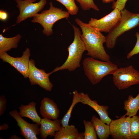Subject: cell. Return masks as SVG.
<instances>
[{"instance_id":"cell-7","label":"cell","mask_w":139,"mask_h":139,"mask_svg":"<svg viewBox=\"0 0 139 139\" xmlns=\"http://www.w3.org/2000/svg\"><path fill=\"white\" fill-rule=\"evenodd\" d=\"M15 0L16 7L19 11L16 22L19 24L27 19L34 17L44 8L47 3L46 0Z\"/></svg>"},{"instance_id":"cell-29","label":"cell","mask_w":139,"mask_h":139,"mask_svg":"<svg viewBox=\"0 0 139 139\" xmlns=\"http://www.w3.org/2000/svg\"><path fill=\"white\" fill-rule=\"evenodd\" d=\"M8 17V13L3 10H0V19L2 21H5L7 20Z\"/></svg>"},{"instance_id":"cell-1","label":"cell","mask_w":139,"mask_h":139,"mask_svg":"<svg viewBox=\"0 0 139 139\" xmlns=\"http://www.w3.org/2000/svg\"><path fill=\"white\" fill-rule=\"evenodd\" d=\"M75 22L82 31V38L84 43L87 55L103 61L110 60V57L106 52L103 44L105 43L106 37L98 29L84 23L78 18Z\"/></svg>"},{"instance_id":"cell-10","label":"cell","mask_w":139,"mask_h":139,"mask_svg":"<svg viewBox=\"0 0 139 139\" xmlns=\"http://www.w3.org/2000/svg\"><path fill=\"white\" fill-rule=\"evenodd\" d=\"M31 55L30 49L26 48L20 57H14L8 55L7 52L0 53V58L3 62L8 63L14 67L25 78L28 77L29 62Z\"/></svg>"},{"instance_id":"cell-5","label":"cell","mask_w":139,"mask_h":139,"mask_svg":"<svg viewBox=\"0 0 139 139\" xmlns=\"http://www.w3.org/2000/svg\"><path fill=\"white\" fill-rule=\"evenodd\" d=\"M49 5V9L38 13L31 20L32 23L41 24L43 28V34L48 36L53 34V28L55 23L62 19L68 18L70 14L67 11L54 6L52 2Z\"/></svg>"},{"instance_id":"cell-17","label":"cell","mask_w":139,"mask_h":139,"mask_svg":"<svg viewBox=\"0 0 139 139\" xmlns=\"http://www.w3.org/2000/svg\"><path fill=\"white\" fill-rule=\"evenodd\" d=\"M36 105V103L34 101L30 102L28 105H21L19 107V114L21 117L28 118L40 125L41 119L37 112Z\"/></svg>"},{"instance_id":"cell-13","label":"cell","mask_w":139,"mask_h":139,"mask_svg":"<svg viewBox=\"0 0 139 139\" xmlns=\"http://www.w3.org/2000/svg\"><path fill=\"white\" fill-rule=\"evenodd\" d=\"M82 103L88 105L95 110L100 117V119L105 124L109 125L111 121L109 116L108 111L109 107L107 106L100 105L97 101L92 100L87 93H79Z\"/></svg>"},{"instance_id":"cell-3","label":"cell","mask_w":139,"mask_h":139,"mask_svg":"<svg viewBox=\"0 0 139 139\" xmlns=\"http://www.w3.org/2000/svg\"><path fill=\"white\" fill-rule=\"evenodd\" d=\"M72 25L74 30V38L73 42L67 48L68 57L61 66L54 69L52 71L53 73L64 70L72 72L80 67V62L83 53L86 51V48L79 28Z\"/></svg>"},{"instance_id":"cell-8","label":"cell","mask_w":139,"mask_h":139,"mask_svg":"<svg viewBox=\"0 0 139 139\" xmlns=\"http://www.w3.org/2000/svg\"><path fill=\"white\" fill-rule=\"evenodd\" d=\"M29 70L28 78L31 85H38L46 91L51 90L53 85L50 81L49 77L53 73L52 72L47 73L44 70L38 68L32 59L29 60Z\"/></svg>"},{"instance_id":"cell-4","label":"cell","mask_w":139,"mask_h":139,"mask_svg":"<svg viewBox=\"0 0 139 139\" xmlns=\"http://www.w3.org/2000/svg\"><path fill=\"white\" fill-rule=\"evenodd\" d=\"M121 12L120 20L106 36V46L109 49L115 47L117 39L120 36L139 25V13H133L125 8Z\"/></svg>"},{"instance_id":"cell-23","label":"cell","mask_w":139,"mask_h":139,"mask_svg":"<svg viewBox=\"0 0 139 139\" xmlns=\"http://www.w3.org/2000/svg\"><path fill=\"white\" fill-rule=\"evenodd\" d=\"M130 130L131 139H139V116L131 117Z\"/></svg>"},{"instance_id":"cell-27","label":"cell","mask_w":139,"mask_h":139,"mask_svg":"<svg viewBox=\"0 0 139 139\" xmlns=\"http://www.w3.org/2000/svg\"><path fill=\"white\" fill-rule=\"evenodd\" d=\"M128 0H117L113 2L112 8L113 9L117 8L120 11L125 8L126 3Z\"/></svg>"},{"instance_id":"cell-20","label":"cell","mask_w":139,"mask_h":139,"mask_svg":"<svg viewBox=\"0 0 139 139\" xmlns=\"http://www.w3.org/2000/svg\"><path fill=\"white\" fill-rule=\"evenodd\" d=\"M92 123L98 137L100 139H107L110 135V127L95 115L92 116L91 121Z\"/></svg>"},{"instance_id":"cell-2","label":"cell","mask_w":139,"mask_h":139,"mask_svg":"<svg viewBox=\"0 0 139 139\" xmlns=\"http://www.w3.org/2000/svg\"><path fill=\"white\" fill-rule=\"evenodd\" d=\"M83 70L85 75L91 83H99L105 76L112 74L118 68V66L110 60L103 61L91 57L83 60Z\"/></svg>"},{"instance_id":"cell-32","label":"cell","mask_w":139,"mask_h":139,"mask_svg":"<svg viewBox=\"0 0 139 139\" xmlns=\"http://www.w3.org/2000/svg\"><path fill=\"white\" fill-rule=\"evenodd\" d=\"M103 3H109L111 2H113L115 0H102Z\"/></svg>"},{"instance_id":"cell-21","label":"cell","mask_w":139,"mask_h":139,"mask_svg":"<svg viewBox=\"0 0 139 139\" xmlns=\"http://www.w3.org/2000/svg\"><path fill=\"white\" fill-rule=\"evenodd\" d=\"M73 94L72 104L66 113L61 120V125L63 127H66L68 125L69 122L73 109L76 104L81 102L79 93L77 90H75L73 92Z\"/></svg>"},{"instance_id":"cell-14","label":"cell","mask_w":139,"mask_h":139,"mask_svg":"<svg viewBox=\"0 0 139 139\" xmlns=\"http://www.w3.org/2000/svg\"><path fill=\"white\" fill-rule=\"evenodd\" d=\"M40 125V134L42 139H46L48 136H54L62 126L60 119L53 120L43 118L41 120Z\"/></svg>"},{"instance_id":"cell-15","label":"cell","mask_w":139,"mask_h":139,"mask_svg":"<svg viewBox=\"0 0 139 139\" xmlns=\"http://www.w3.org/2000/svg\"><path fill=\"white\" fill-rule=\"evenodd\" d=\"M40 104V112L43 118L53 120L58 119L60 111L57 105L53 100L45 97Z\"/></svg>"},{"instance_id":"cell-30","label":"cell","mask_w":139,"mask_h":139,"mask_svg":"<svg viewBox=\"0 0 139 139\" xmlns=\"http://www.w3.org/2000/svg\"><path fill=\"white\" fill-rule=\"evenodd\" d=\"M8 128L9 126L6 123H4L0 126V130H6L8 129Z\"/></svg>"},{"instance_id":"cell-11","label":"cell","mask_w":139,"mask_h":139,"mask_svg":"<svg viewBox=\"0 0 139 139\" xmlns=\"http://www.w3.org/2000/svg\"><path fill=\"white\" fill-rule=\"evenodd\" d=\"M131 117L122 116L112 120L109 126L110 135L113 139H131L130 128Z\"/></svg>"},{"instance_id":"cell-18","label":"cell","mask_w":139,"mask_h":139,"mask_svg":"<svg viewBox=\"0 0 139 139\" xmlns=\"http://www.w3.org/2000/svg\"><path fill=\"white\" fill-rule=\"evenodd\" d=\"M139 93L135 97H133L131 95H129L128 99L124 102V108L126 111V114L122 116H126L132 117L136 115L139 110Z\"/></svg>"},{"instance_id":"cell-28","label":"cell","mask_w":139,"mask_h":139,"mask_svg":"<svg viewBox=\"0 0 139 139\" xmlns=\"http://www.w3.org/2000/svg\"><path fill=\"white\" fill-rule=\"evenodd\" d=\"M6 99L4 95H2L0 97V116L3 115L6 110Z\"/></svg>"},{"instance_id":"cell-25","label":"cell","mask_w":139,"mask_h":139,"mask_svg":"<svg viewBox=\"0 0 139 139\" xmlns=\"http://www.w3.org/2000/svg\"><path fill=\"white\" fill-rule=\"evenodd\" d=\"M75 0L79 3L81 8L84 10H89L91 8L97 11L99 10V8L95 4L93 0Z\"/></svg>"},{"instance_id":"cell-31","label":"cell","mask_w":139,"mask_h":139,"mask_svg":"<svg viewBox=\"0 0 139 139\" xmlns=\"http://www.w3.org/2000/svg\"><path fill=\"white\" fill-rule=\"evenodd\" d=\"M9 139H20L21 138L20 137H18L15 135H12L11 137Z\"/></svg>"},{"instance_id":"cell-12","label":"cell","mask_w":139,"mask_h":139,"mask_svg":"<svg viewBox=\"0 0 139 139\" xmlns=\"http://www.w3.org/2000/svg\"><path fill=\"white\" fill-rule=\"evenodd\" d=\"M9 114L17 122L19 127L21 133L26 139H37V135L40 134V128L37 124L29 123L24 120L15 110L11 111Z\"/></svg>"},{"instance_id":"cell-16","label":"cell","mask_w":139,"mask_h":139,"mask_svg":"<svg viewBox=\"0 0 139 139\" xmlns=\"http://www.w3.org/2000/svg\"><path fill=\"white\" fill-rule=\"evenodd\" d=\"M54 137V139H83L84 132H79L75 125H68L65 127L62 126Z\"/></svg>"},{"instance_id":"cell-9","label":"cell","mask_w":139,"mask_h":139,"mask_svg":"<svg viewBox=\"0 0 139 139\" xmlns=\"http://www.w3.org/2000/svg\"><path fill=\"white\" fill-rule=\"evenodd\" d=\"M121 18V11L115 8L110 13L100 19L91 18L88 24L101 32L108 33L116 25Z\"/></svg>"},{"instance_id":"cell-19","label":"cell","mask_w":139,"mask_h":139,"mask_svg":"<svg viewBox=\"0 0 139 139\" xmlns=\"http://www.w3.org/2000/svg\"><path fill=\"white\" fill-rule=\"evenodd\" d=\"M22 38L20 34L11 38L5 37L0 34V53L7 52L12 48H16Z\"/></svg>"},{"instance_id":"cell-26","label":"cell","mask_w":139,"mask_h":139,"mask_svg":"<svg viewBox=\"0 0 139 139\" xmlns=\"http://www.w3.org/2000/svg\"><path fill=\"white\" fill-rule=\"evenodd\" d=\"M135 36L137 39L136 42L132 50L127 54L126 57L128 59L139 53V33L138 32H136Z\"/></svg>"},{"instance_id":"cell-24","label":"cell","mask_w":139,"mask_h":139,"mask_svg":"<svg viewBox=\"0 0 139 139\" xmlns=\"http://www.w3.org/2000/svg\"><path fill=\"white\" fill-rule=\"evenodd\" d=\"M51 1L53 0H50ZM58 1L66 8L69 13L72 15H76L78 12L79 8L75 0H54Z\"/></svg>"},{"instance_id":"cell-6","label":"cell","mask_w":139,"mask_h":139,"mask_svg":"<svg viewBox=\"0 0 139 139\" xmlns=\"http://www.w3.org/2000/svg\"><path fill=\"white\" fill-rule=\"evenodd\" d=\"M112 75L114 83L119 90L139 84V72L132 65L118 68Z\"/></svg>"},{"instance_id":"cell-22","label":"cell","mask_w":139,"mask_h":139,"mask_svg":"<svg viewBox=\"0 0 139 139\" xmlns=\"http://www.w3.org/2000/svg\"><path fill=\"white\" fill-rule=\"evenodd\" d=\"M83 122L85 128L84 132V139H97L96 132L92 122L84 119Z\"/></svg>"}]
</instances>
